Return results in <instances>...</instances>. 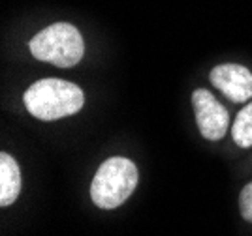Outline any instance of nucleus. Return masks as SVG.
I'll return each instance as SVG.
<instances>
[{"label":"nucleus","instance_id":"8","mask_svg":"<svg viewBox=\"0 0 252 236\" xmlns=\"http://www.w3.org/2000/svg\"><path fill=\"white\" fill-rule=\"evenodd\" d=\"M239 210H241V216L252 223V182L247 184L241 189V195H239Z\"/></svg>","mask_w":252,"mask_h":236},{"label":"nucleus","instance_id":"4","mask_svg":"<svg viewBox=\"0 0 252 236\" xmlns=\"http://www.w3.org/2000/svg\"><path fill=\"white\" fill-rule=\"evenodd\" d=\"M192 107L196 113V122L200 128V133L209 141H220L230 126L228 109L217 102V98L213 94L203 88H198L192 94Z\"/></svg>","mask_w":252,"mask_h":236},{"label":"nucleus","instance_id":"7","mask_svg":"<svg viewBox=\"0 0 252 236\" xmlns=\"http://www.w3.org/2000/svg\"><path fill=\"white\" fill-rule=\"evenodd\" d=\"M231 135L237 146L241 148L252 146V103H249L237 113V118L231 126Z\"/></svg>","mask_w":252,"mask_h":236},{"label":"nucleus","instance_id":"6","mask_svg":"<svg viewBox=\"0 0 252 236\" xmlns=\"http://www.w3.org/2000/svg\"><path fill=\"white\" fill-rule=\"evenodd\" d=\"M21 193V171L8 152L0 154V205L10 206Z\"/></svg>","mask_w":252,"mask_h":236},{"label":"nucleus","instance_id":"5","mask_svg":"<svg viewBox=\"0 0 252 236\" xmlns=\"http://www.w3.org/2000/svg\"><path fill=\"white\" fill-rule=\"evenodd\" d=\"M215 88L233 103H245L252 98V72L241 64H220L209 73Z\"/></svg>","mask_w":252,"mask_h":236},{"label":"nucleus","instance_id":"2","mask_svg":"<svg viewBox=\"0 0 252 236\" xmlns=\"http://www.w3.org/2000/svg\"><path fill=\"white\" fill-rule=\"evenodd\" d=\"M137 185V167L126 157H109L98 167L93 184L91 199L102 210H113L134 193Z\"/></svg>","mask_w":252,"mask_h":236},{"label":"nucleus","instance_id":"3","mask_svg":"<svg viewBox=\"0 0 252 236\" xmlns=\"http://www.w3.org/2000/svg\"><path fill=\"white\" fill-rule=\"evenodd\" d=\"M29 49L38 60L55 64L57 68H72L83 58L85 43L74 25L55 23L29 41Z\"/></svg>","mask_w":252,"mask_h":236},{"label":"nucleus","instance_id":"1","mask_svg":"<svg viewBox=\"0 0 252 236\" xmlns=\"http://www.w3.org/2000/svg\"><path fill=\"white\" fill-rule=\"evenodd\" d=\"M27 111L45 122L79 113L85 105L83 90L64 79H40L23 94Z\"/></svg>","mask_w":252,"mask_h":236}]
</instances>
